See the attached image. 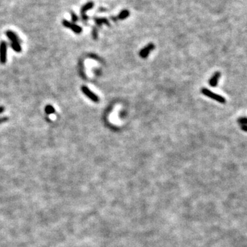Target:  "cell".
<instances>
[{
    "label": "cell",
    "instance_id": "52a82bcc",
    "mask_svg": "<svg viewBox=\"0 0 247 247\" xmlns=\"http://www.w3.org/2000/svg\"><path fill=\"white\" fill-rule=\"evenodd\" d=\"M220 76H221V73L219 71H216V73L213 74L212 77L210 78L209 80V84L211 87H216L217 85H218V80L220 79Z\"/></svg>",
    "mask_w": 247,
    "mask_h": 247
},
{
    "label": "cell",
    "instance_id": "2e32d148",
    "mask_svg": "<svg viewBox=\"0 0 247 247\" xmlns=\"http://www.w3.org/2000/svg\"><path fill=\"white\" fill-rule=\"evenodd\" d=\"M78 18L77 17V15H76L74 13H71V20L73 22H76L78 21Z\"/></svg>",
    "mask_w": 247,
    "mask_h": 247
},
{
    "label": "cell",
    "instance_id": "e0dca14e",
    "mask_svg": "<svg viewBox=\"0 0 247 247\" xmlns=\"http://www.w3.org/2000/svg\"><path fill=\"white\" fill-rule=\"evenodd\" d=\"M240 128L242 129V130L247 132V125H240Z\"/></svg>",
    "mask_w": 247,
    "mask_h": 247
},
{
    "label": "cell",
    "instance_id": "5b68a950",
    "mask_svg": "<svg viewBox=\"0 0 247 247\" xmlns=\"http://www.w3.org/2000/svg\"><path fill=\"white\" fill-rule=\"evenodd\" d=\"M154 44L149 43L148 45H146L145 47H144L141 51H140L139 52L140 57L143 58V59H146V58L148 56V54H150V52H151L152 50H154Z\"/></svg>",
    "mask_w": 247,
    "mask_h": 247
},
{
    "label": "cell",
    "instance_id": "6da1fadb",
    "mask_svg": "<svg viewBox=\"0 0 247 247\" xmlns=\"http://www.w3.org/2000/svg\"><path fill=\"white\" fill-rule=\"evenodd\" d=\"M201 92L203 95L206 96L207 97H209L212 98V100H216V101L220 102L221 104H224L226 103V99L224 97H222V96L218 95V94H216L214 93V92L210 91L209 89H207V88H202L201 89Z\"/></svg>",
    "mask_w": 247,
    "mask_h": 247
},
{
    "label": "cell",
    "instance_id": "277c9868",
    "mask_svg": "<svg viewBox=\"0 0 247 247\" xmlns=\"http://www.w3.org/2000/svg\"><path fill=\"white\" fill-rule=\"evenodd\" d=\"M81 91L87 97L89 98V99L92 100L93 102H98L99 101V98H98V96H96L95 93H93V92H92L87 87H86V86H82L81 87Z\"/></svg>",
    "mask_w": 247,
    "mask_h": 247
},
{
    "label": "cell",
    "instance_id": "9a60e30c",
    "mask_svg": "<svg viewBox=\"0 0 247 247\" xmlns=\"http://www.w3.org/2000/svg\"><path fill=\"white\" fill-rule=\"evenodd\" d=\"M92 36H93V38L95 40L98 39V30L95 27L93 28V30H92Z\"/></svg>",
    "mask_w": 247,
    "mask_h": 247
},
{
    "label": "cell",
    "instance_id": "7a4b0ae2",
    "mask_svg": "<svg viewBox=\"0 0 247 247\" xmlns=\"http://www.w3.org/2000/svg\"><path fill=\"white\" fill-rule=\"evenodd\" d=\"M7 48L6 42L1 41L0 43V63L5 64L7 61Z\"/></svg>",
    "mask_w": 247,
    "mask_h": 247
},
{
    "label": "cell",
    "instance_id": "3957f363",
    "mask_svg": "<svg viewBox=\"0 0 247 247\" xmlns=\"http://www.w3.org/2000/svg\"><path fill=\"white\" fill-rule=\"evenodd\" d=\"M63 25L65 26V28H67L71 30L72 31H74V33L76 34H80L82 31V28L80 27V26L76 25V24L74 23H71V22L68 21L67 20H63Z\"/></svg>",
    "mask_w": 247,
    "mask_h": 247
},
{
    "label": "cell",
    "instance_id": "8992f818",
    "mask_svg": "<svg viewBox=\"0 0 247 247\" xmlns=\"http://www.w3.org/2000/svg\"><path fill=\"white\" fill-rule=\"evenodd\" d=\"M93 3L92 2V1H89V2H88L85 4L81 8V11H80V13H81V16H82V19L85 20H87L88 19V17L86 15V12H87L88 10L91 9V8H93Z\"/></svg>",
    "mask_w": 247,
    "mask_h": 247
},
{
    "label": "cell",
    "instance_id": "8fae6325",
    "mask_svg": "<svg viewBox=\"0 0 247 247\" xmlns=\"http://www.w3.org/2000/svg\"><path fill=\"white\" fill-rule=\"evenodd\" d=\"M45 112L47 115H50V114H53L55 113V109H54V108L52 105L48 104L45 107Z\"/></svg>",
    "mask_w": 247,
    "mask_h": 247
},
{
    "label": "cell",
    "instance_id": "ba28073f",
    "mask_svg": "<svg viewBox=\"0 0 247 247\" xmlns=\"http://www.w3.org/2000/svg\"><path fill=\"white\" fill-rule=\"evenodd\" d=\"M6 35L7 37L8 38L10 41H11V43H20L19 38H18L17 35L14 32L8 30L6 33Z\"/></svg>",
    "mask_w": 247,
    "mask_h": 247
},
{
    "label": "cell",
    "instance_id": "4fadbf2b",
    "mask_svg": "<svg viewBox=\"0 0 247 247\" xmlns=\"http://www.w3.org/2000/svg\"><path fill=\"white\" fill-rule=\"evenodd\" d=\"M238 122L240 125H247V117H241L238 119Z\"/></svg>",
    "mask_w": 247,
    "mask_h": 247
},
{
    "label": "cell",
    "instance_id": "7c38bea8",
    "mask_svg": "<svg viewBox=\"0 0 247 247\" xmlns=\"http://www.w3.org/2000/svg\"><path fill=\"white\" fill-rule=\"evenodd\" d=\"M128 15H129V12H128L127 10H124V11L121 12V13H120V15L117 16V19H126V18H127Z\"/></svg>",
    "mask_w": 247,
    "mask_h": 247
},
{
    "label": "cell",
    "instance_id": "30bf717a",
    "mask_svg": "<svg viewBox=\"0 0 247 247\" xmlns=\"http://www.w3.org/2000/svg\"><path fill=\"white\" fill-rule=\"evenodd\" d=\"M11 47L16 52H20L21 51V47L20 45V43H11Z\"/></svg>",
    "mask_w": 247,
    "mask_h": 247
},
{
    "label": "cell",
    "instance_id": "5bb4252c",
    "mask_svg": "<svg viewBox=\"0 0 247 247\" xmlns=\"http://www.w3.org/2000/svg\"><path fill=\"white\" fill-rule=\"evenodd\" d=\"M4 111V108L3 106H0V114L3 113ZM8 120L7 117H4V118H0V123H2L4 122H6Z\"/></svg>",
    "mask_w": 247,
    "mask_h": 247
},
{
    "label": "cell",
    "instance_id": "9c48e42d",
    "mask_svg": "<svg viewBox=\"0 0 247 247\" xmlns=\"http://www.w3.org/2000/svg\"><path fill=\"white\" fill-rule=\"evenodd\" d=\"M94 20H95L96 23H97V25H101L102 23H105L108 25H110V23H108V21L106 18H95Z\"/></svg>",
    "mask_w": 247,
    "mask_h": 247
}]
</instances>
